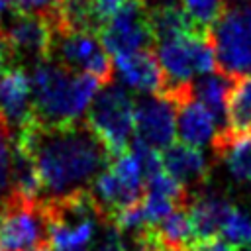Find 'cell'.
Wrapping results in <instances>:
<instances>
[{"label": "cell", "mask_w": 251, "mask_h": 251, "mask_svg": "<svg viewBox=\"0 0 251 251\" xmlns=\"http://www.w3.org/2000/svg\"><path fill=\"white\" fill-rule=\"evenodd\" d=\"M235 251H251V241H249V243H245V245H239Z\"/></svg>", "instance_id": "cell-32"}, {"label": "cell", "mask_w": 251, "mask_h": 251, "mask_svg": "<svg viewBox=\"0 0 251 251\" xmlns=\"http://www.w3.org/2000/svg\"><path fill=\"white\" fill-rule=\"evenodd\" d=\"M53 24L47 14H22L10 12L0 24V37L10 47L14 59L27 57L37 63L49 61L53 45Z\"/></svg>", "instance_id": "cell-9"}, {"label": "cell", "mask_w": 251, "mask_h": 251, "mask_svg": "<svg viewBox=\"0 0 251 251\" xmlns=\"http://www.w3.org/2000/svg\"><path fill=\"white\" fill-rule=\"evenodd\" d=\"M182 10L198 31L212 33L214 25L227 12V4L226 0H182Z\"/></svg>", "instance_id": "cell-22"}, {"label": "cell", "mask_w": 251, "mask_h": 251, "mask_svg": "<svg viewBox=\"0 0 251 251\" xmlns=\"http://www.w3.org/2000/svg\"><path fill=\"white\" fill-rule=\"evenodd\" d=\"M237 78L239 76L227 75L218 69V71L202 75L190 82L192 96L196 100H200L208 108V112L214 116L216 126H218V135L227 133V104H229V96L233 92Z\"/></svg>", "instance_id": "cell-16"}, {"label": "cell", "mask_w": 251, "mask_h": 251, "mask_svg": "<svg viewBox=\"0 0 251 251\" xmlns=\"http://www.w3.org/2000/svg\"><path fill=\"white\" fill-rule=\"evenodd\" d=\"M159 239L171 249V251H188L196 243L194 226L190 220L188 204L176 208L173 214H169L163 222L153 226Z\"/></svg>", "instance_id": "cell-20"}, {"label": "cell", "mask_w": 251, "mask_h": 251, "mask_svg": "<svg viewBox=\"0 0 251 251\" xmlns=\"http://www.w3.org/2000/svg\"><path fill=\"white\" fill-rule=\"evenodd\" d=\"M31 116L43 126L80 122L100 90V80L75 75L53 61L37 63L31 73Z\"/></svg>", "instance_id": "cell-2"}, {"label": "cell", "mask_w": 251, "mask_h": 251, "mask_svg": "<svg viewBox=\"0 0 251 251\" xmlns=\"http://www.w3.org/2000/svg\"><path fill=\"white\" fill-rule=\"evenodd\" d=\"M145 2H155L157 6H169V4H173L175 0H145Z\"/></svg>", "instance_id": "cell-31"}, {"label": "cell", "mask_w": 251, "mask_h": 251, "mask_svg": "<svg viewBox=\"0 0 251 251\" xmlns=\"http://www.w3.org/2000/svg\"><path fill=\"white\" fill-rule=\"evenodd\" d=\"M218 159H224L233 178L251 184V133L249 135H218L212 143Z\"/></svg>", "instance_id": "cell-18"}, {"label": "cell", "mask_w": 251, "mask_h": 251, "mask_svg": "<svg viewBox=\"0 0 251 251\" xmlns=\"http://www.w3.org/2000/svg\"><path fill=\"white\" fill-rule=\"evenodd\" d=\"M12 12V6H10V2L8 0H0V24L8 18V14Z\"/></svg>", "instance_id": "cell-30"}, {"label": "cell", "mask_w": 251, "mask_h": 251, "mask_svg": "<svg viewBox=\"0 0 251 251\" xmlns=\"http://www.w3.org/2000/svg\"><path fill=\"white\" fill-rule=\"evenodd\" d=\"M12 165H14L12 127L0 118V202L12 194Z\"/></svg>", "instance_id": "cell-23"}, {"label": "cell", "mask_w": 251, "mask_h": 251, "mask_svg": "<svg viewBox=\"0 0 251 251\" xmlns=\"http://www.w3.org/2000/svg\"><path fill=\"white\" fill-rule=\"evenodd\" d=\"M92 251H129V249L124 239V231H120L112 222H104L92 243Z\"/></svg>", "instance_id": "cell-25"}, {"label": "cell", "mask_w": 251, "mask_h": 251, "mask_svg": "<svg viewBox=\"0 0 251 251\" xmlns=\"http://www.w3.org/2000/svg\"><path fill=\"white\" fill-rule=\"evenodd\" d=\"M126 0H92V8H94V18L98 24V33L104 27V24L124 6Z\"/></svg>", "instance_id": "cell-27"}, {"label": "cell", "mask_w": 251, "mask_h": 251, "mask_svg": "<svg viewBox=\"0 0 251 251\" xmlns=\"http://www.w3.org/2000/svg\"><path fill=\"white\" fill-rule=\"evenodd\" d=\"M149 25L153 33V41L159 45L169 39H176L188 33H202L196 29L192 20L184 14V10L176 8L175 4L169 6H155L149 10ZM210 35V33H204Z\"/></svg>", "instance_id": "cell-19"}, {"label": "cell", "mask_w": 251, "mask_h": 251, "mask_svg": "<svg viewBox=\"0 0 251 251\" xmlns=\"http://www.w3.org/2000/svg\"><path fill=\"white\" fill-rule=\"evenodd\" d=\"M157 47V57L167 76L165 92H173L190 84L194 76L218 71L212 33H188L176 39L163 41Z\"/></svg>", "instance_id": "cell-5"}, {"label": "cell", "mask_w": 251, "mask_h": 251, "mask_svg": "<svg viewBox=\"0 0 251 251\" xmlns=\"http://www.w3.org/2000/svg\"><path fill=\"white\" fill-rule=\"evenodd\" d=\"M224 239L231 245H245L251 241V214L239 206L231 208V214L222 229Z\"/></svg>", "instance_id": "cell-24"}, {"label": "cell", "mask_w": 251, "mask_h": 251, "mask_svg": "<svg viewBox=\"0 0 251 251\" xmlns=\"http://www.w3.org/2000/svg\"><path fill=\"white\" fill-rule=\"evenodd\" d=\"M33 251H51V247H49V245H43V247H39V249H33Z\"/></svg>", "instance_id": "cell-33"}, {"label": "cell", "mask_w": 251, "mask_h": 251, "mask_svg": "<svg viewBox=\"0 0 251 251\" xmlns=\"http://www.w3.org/2000/svg\"><path fill=\"white\" fill-rule=\"evenodd\" d=\"M149 10L145 0H126L100 29V39L106 51L116 57L149 49L155 43L149 25Z\"/></svg>", "instance_id": "cell-8"}, {"label": "cell", "mask_w": 251, "mask_h": 251, "mask_svg": "<svg viewBox=\"0 0 251 251\" xmlns=\"http://www.w3.org/2000/svg\"><path fill=\"white\" fill-rule=\"evenodd\" d=\"M0 118L12 129L31 118V80L18 65L0 73Z\"/></svg>", "instance_id": "cell-14"}, {"label": "cell", "mask_w": 251, "mask_h": 251, "mask_svg": "<svg viewBox=\"0 0 251 251\" xmlns=\"http://www.w3.org/2000/svg\"><path fill=\"white\" fill-rule=\"evenodd\" d=\"M16 145L33 161L43 200L88 190L112 159L86 122L43 126L31 116L16 131Z\"/></svg>", "instance_id": "cell-1"}, {"label": "cell", "mask_w": 251, "mask_h": 251, "mask_svg": "<svg viewBox=\"0 0 251 251\" xmlns=\"http://www.w3.org/2000/svg\"><path fill=\"white\" fill-rule=\"evenodd\" d=\"M176 135V106L165 94L141 96L135 102V137L153 149H167Z\"/></svg>", "instance_id": "cell-11"}, {"label": "cell", "mask_w": 251, "mask_h": 251, "mask_svg": "<svg viewBox=\"0 0 251 251\" xmlns=\"http://www.w3.org/2000/svg\"><path fill=\"white\" fill-rule=\"evenodd\" d=\"M49 61L75 75H90L102 86L114 78V63L102 41L90 31H55Z\"/></svg>", "instance_id": "cell-7"}, {"label": "cell", "mask_w": 251, "mask_h": 251, "mask_svg": "<svg viewBox=\"0 0 251 251\" xmlns=\"http://www.w3.org/2000/svg\"><path fill=\"white\" fill-rule=\"evenodd\" d=\"M235 8L239 10V14H241V18H243L245 27H247V31L251 33V0H249V2H243L241 6H235Z\"/></svg>", "instance_id": "cell-29"}, {"label": "cell", "mask_w": 251, "mask_h": 251, "mask_svg": "<svg viewBox=\"0 0 251 251\" xmlns=\"http://www.w3.org/2000/svg\"><path fill=\"white\" fill-rule=\"evenodd\" d=\"M88 127L104 143L110 157L127 151L135 127V100L116 82L106 84L92 100L86 116Z\"/></svg>", "instance_id": "cell-4"}, {"label": "cell", "mask_w": 251, "mask_h": 251, "mask_svg": "<svg viewBox=\"0 0 251 251\" xmlns=\"http://www.w3.org/2000/svg\"><path fill=\"white\" fill-rule=\"evenodd\" d=\"M114 73L129 88L151 96L163 94L167 90V76L159 63V57L153 49H143L127 55L114 57Z\"/></svg>", "instance_id": "cell-13"}, {"label": "cell", "mask_w": 251, "mask_h": 251, "mask_svg": "<svg viewBox=\"0 0 251 251\" xmlns=\"http://www.w3.org/2000/svg\"><path fill=\"white\" fill-rule=\"evenodd\" d=\"M163 169L178 180L186 190L196 188L202 190L210 176V163L206 161L204 153L196 147H190L182 141L169 145L163 155Z\"/></svg>", "instance_id": "cell-17"}, {"label": "cell", "mask_w": 251, "mask_h": 251, "mask_svg": "<svg viewBox=\"0 0 251 251\" xmlns=\"http://www.w3.org/2000/svg\"><path fill=\"white\" fill-rule=\"evenodd\" d=\"M218 69L233 75H251V33L247 31L237 8H227L212 29Z\"/></svg>", "instance_id": "cell-10"}, {"label": "cell", "mask_w": 251, "mask_h": 251, "mask_svg": "<svg viewBox=\"0 0 251 251\" xmlns=\"http://www.w3.org/2000/svg\"><path fill=\"white\" fill-rule=\"evenodd\" d=\"M165 96H169L176 106V133L180 141L196 149L212 145L218 135L216 120L208 108L192 96L190 84L173 92H165Z\"/></svg>", "instance_id": "cell-12"}, {"label": "cell", "mask_w": 251, "mask_h": 251, "mask_svg": "<svg viewBox=\"0 0 251 251\" xmlns=\"http://www.w3.org/2000/svg\"><path fill=\"white\" fill-rule=\"evenodd\" d=\"M231 208L233 204L226 196L218 192L198 190L188 202V212L194 226L196 241L220 239L222 229L231 214Z\"/></svg>", "instance_id": "cell-15"}, {"label": "cell", "mask_w": 251, "mask_h": 251, "mask_svg": "<svg viewBox=\"0 0 251 251\" xmlns=\"http://www.w3.org/2000/svg\"><path fill=\"white\" fill-rule=\"evenodd\" d=\"M49 245L45 200L10 194L0 202V251H33Z\"/></svg>", "instance_id": "cell-6"}, {"label": "cell", "mask_w": 251, "mask_h": 251, "mask_svg": "<svg viewBox=\"0 0 251 251\" xmlns=\"http://www.w3.org/2000/svg\"><path fill=\"white\" fill-rule=\"evenodd\" d=\"M14 12L22 14H49L61 0H8Z\"/></svg>", "instance_id": "cell-26"}, {"label": "cell", "mask_w": 251, "mask_h": 251, "mask_svg": "<svg viewBox=\"0 0 251 251\" xmlns=\"http://www.w3.org/2000/svg\"><path fill=\"white\" fill-rule=\"evenodd\" d=\"M227 133H251V75L239 76L227 104Z\"/></svg>", "instance_id": "cell-21"}, {"label": "cell", "mask_w": 251, "mask_h": 251, "mask_svg": "<svg viewBox=\"0 0 251 251\" xmlns=\"http://www.w3.org/2000/svg\"><path fill=\"white\" fill-rule=\"evenodd\" d=\"M188 251H233V249L224 239H208V241H196Z\"/></svg>", "instance_id": "cell-28"}, {"label": "cell", "mask_w": 251, "mask_h": 251, "mask_svg": "<svg viewBox=\"0 0 251 251\" xmlns=\"http://www.w3.org/2000/svg\"><path fill=\"white\" fill-rule=\"evenodd\" d=\"M51 251H88L106 220L90 188L45 200Z\"/></svg>", "instance_id": "cell-3"}]
</instances>
